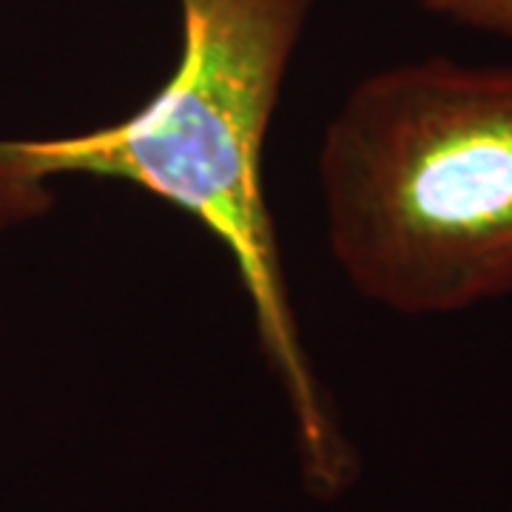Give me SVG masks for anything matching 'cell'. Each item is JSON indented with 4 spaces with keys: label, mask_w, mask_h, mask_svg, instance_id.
<instances>
[{
    "label": "cell",
    "mask_w": 512,
    "mask_h": 512,
    "mask_svg": "<svg viewBox=\"0 0 512 512\" xmlns=\"http://www.w3.org/2000/svg\"><path fill=\"white\" fill-rule=\"evenodd\" d=\"M177 3V66L134 114L69 137L0 140V225L43 214L57 177L140 185L200 222L251 302L262 356L291 404L305 481L333 498L359 461L302 345L262 180L268 128L313 0Z\"/></svg>",
    "instance_id": "cell-1"
},
{
    "label": "cell",
    "mask_w": 512,
    "mask_h": 512,
    "mask_svg": "<svg viewBox=\"0 0 512 512\" xmlns=\"http://www.w3.org/2000/svg\"><path fill=\"white\" fill-rule=\"evenodd\" d=\"M419 6L436 18L512 40V0H419Z\"/></svg>",
    "instance_id": "cell-3"
},
{
    "label": "cell",
    "mask_w": 512,
    "mask_h": 512,
    "mask_svg": "<svg viewBox=\"0 0 512 512\" xmlns=\"http://www.w3.org/2000/svg\"><path fill=\"white\" fill-rule=\"evenodd\" d=\"M319 185L333 259L402 316L512 293V66L427 57L365 77L330 120Z\"/></svg>",
    "instance_id": "cell-2"
}]
</instances>
